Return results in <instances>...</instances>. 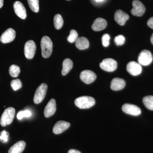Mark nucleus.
Returning a JSON list of instances; mask_svg holds the SVG:
<instances>
[{
  "instance_id": "1",
  "label": "nucleus",
  "mask_w": 153,
  "mask_h": 153,
  "mask_svg": "<svg viewBox=\"0 0 153 153\" xmlns=\"http://www.w3.org/2000/svg\"><path fill=\"white\" fill-rule=\"evenodd\" d=\"M41 47L43 57L47 58L50 57L52 53L53 44L51 39L48 36H44L42 38Z\"/></svg>"
},
{
  "instance_id": "2",
  "label": "nucleus",
  "mask_w": 153,
  "mask_h": 153,
  "mask_svg": "<svg viewBox=\"0 0 153 153\" xmlns=\"http://www.w3.org/2000/svg\"><path fill=\"white\" fill-rule=\"evenodd\" d=\"M74 103L80 109H87L93 106L95 104V101L94 98L91 97L84 96L76 98Z\"/></svg>"
},
{
  "instance_id": "3",
  "label": "nucleus",
  "mask_w": 153,
  "mask_h": 153,
  "mask_svg": "<svg viewBox=\"0 0 153 153\" xmlns=\"http://www.w3.org/2000/svg\"><path fill=\"white\" fill-rule=\"evenodd\" d=\"M15 109L13 107H9L5 110L0 120V123L2 126H5L12 123L15 115Z\"/></svg>"
},
{
  "instance_id": "4",
  "label": "nucleus",
  "mask_w": 153,
  "mask_h": 153,
  "mask_svg": "<svg viewBox=\"0 0 153 153\" xmlns=\"http://www.w3.org/2000/svg\"><path fill=\"white\" fill-rule=\"evenodd\" d=\"M47 88V84L43 83L37 88L33 99V101L36 104H39L43 101L46 96Z\"/></svg>"
},
{
  "instance_id": "5",
  "label": "nucleus",
  "mask_w": 153,
  "mask_h": 153,
  "mask_svg": "<svg viewBox=\"0 0 153 153\" xmlns=\"http://www.w3.org/2000/svg\"><path fill=\"white\" fill-rule=\"evenodd\" d=\"M153 61V56L151 52L148 50H143L140 53L138 58V62L140 65L148 66Z\"/></svg>"
},
{
  "instance_id": "6",
  "label": "nucleus",
  "mask_w": 153,
  "mask_h": 153,
  "mask_svg": "<svg viewBox=\"0 0 153 153\" xmlns=\"http://www.w3.org/2000/svg\"><path fill=\"white\" fill-rule=\"evenodd\" d=\"M100 66L104 71L112 72L117 69V63L114 59L112 58H106L100 63Z\"/></svg>"
},
{
  "instance_id": "7",
  "label": "nucleus",
  "mask_w": 153,
  "mask_h": 153,
  "mask_svg": "<svg viewBox=\"0 0 153 153\" xmlns=\"http://www.w3.org/2000/svg\"><path fill=\"white\" fill-rule=\"evenodd\" d=\"M133 8L131 12L132 15L136 16L141 17L143 15L146 11V8L140 1L134 0L132 1Z\"/></svg>"
},
{
  "instance_id": "8",
  "label": "nucleus",
  "mask_w": 153,
  "mask_h": 153,
  "mask_svg": "<svg viewBox=\"0 0 153 153\" xmlns=\"http://www.w3.org/2000/svg\"><path fill=\"white\" fill-rule=\"evenodd\" d=\"M36 50V44L34 41L30 40L27 41L24 48L25 57L27 59H32L35 55Z\"/></svg>"
},
{
  "instance_id": "9",
  "label": "nucleus",
  "mask_w": 153,
  "mask_h": 153,
  "mask_svg": "<svg viewBox=\"0 0 153 153\" xmlns=\"http://www.w3.org/2000/svg\"><path fill=\"white\" fill-rule=\"evenodd\" d=\"M80 79L84 83L89 84L93 82L97 78L96 74L93 71L86 70L80 73Z\"/></svg>"
},
{
  "instance_id": "10",
  "label": "nucleus",
  "mask_w": 153,
  "mask_h": 153,
  "mask_svg": "<svg viewBox=\"0 0 153 153\" xmlns=\"http://www.w3.org/2000/svg\"><path fill=\"white\" fill-rule=\"evenodd\" d=\"M126 69L129 74L133 76L139 75L142 71L141 65L134 61H131L128 63Z\"/></svg>"
},
{
  "instance_id": "11",
  "label": "nucleus",
  "mask_w": 153,
  "mask_h": 153,
  "mask_svg": "<svg viewBox=\"0 0 153 153\" xmlns=\"http://www.w3.org/2000/svg\"><path fill=\"white\" fill-rule=\"evenodd\" d=\"M16 36L15 30L12 28H9L3 33L0 38L2 43L7 44L13 41Z\"/></svg>"
},
{
  "instance_id": "12",
  "label": "nucleus",
  "mask_w": 153,
  "mask_h": 153,
  "mask_svg": "<svg viewBox=\"0 0 153 153\" xmlns=\"http://www.w3.org/2000/svg\"><path fill=\"white\" fill-rule=\"evenodd\" d=\"M122 110L127 114L133 116H138L141 114L140 108L137 105L128 103L124 104L122 106Z\"/></svg>"
},
{
  "instance_id": "13",
  "label": "nucleus",
  "mask_w": 153,
  "mask_h": 153,
  "mask_svg": "<svg viewBox=\"0 0 153 153\" xmlns=\"http://www.w3.org/2000/svg\"><path fill=\"white\" fill-rule=\"evenodd\" d=\"M14 11L16 15L22 19H26L27 18V11L25 6L21 2L17 1L15 2L13 5Z\"/></svg>"
},
{
  "instance_id": "14",
  "label": "nucleus",
  "mask_w": 153,
  "mask_h": 153,
  "mask_svg": "<svg viewBox=\"0 0 153 153\" xmlns=\"http://www.w3.org/2000/svg\"><path fill=\"white\" fill-rule=\"evenodd\" d=\"M129 18V16L128 15L122 10H117L115 13V21L120 26L124 25Z\"/></svg>"
},
{
  "instance_id": "15",
  "label": "nucleus",
  "mask_w": 153,
  "mask_h": 153,
  "mask_svg": "<svg viewBox=\"0 0 153 153\" xmlns=\"http://www.w3.org/2000/svg\"><path fill=\"white\" fill-rule=\"evenodd\" d=\"M56 110V101L54 99H52L45 107L44 111V116L46 117H50L55 113Z\"/></svg>"
},
{
  "instance_id": "16",
  "label": "nucleus",
  "mask_w": 153,
  "mask_h": 153,
  "mask_svg": "<svg viewBox=\"0 0 153 153\" xmlns=\"http://www.w3.org/2000/svg\"><path fill=\"white\" fill-rule=\"evenodd\" d=\"M70 124L64 121H59L57 122L54 126L53 128V132L56 134L62 133L66 131L70 126Z\"/></svg>"
},
{
  "instance_id": "17",
  "label": "nucleus",
  "mask_w": 153,
  "mask_h": 153,
  "mask_svg": "<svg viewBox=\"0 0 153 153\" xmlns=\"http://www.w3.org/2000/svg\"><path fill=\"white\" fill-rule=\"evenodd\" d=\"M107 23L106 20L101 18H97L94 20L91 28L94 31H100L106 27Z\"/></svg>"
},
{
  "instance_id": "18",
  "label": "nucleus",
  "mask_w": 153,
  "mask_h": 153,
  "mask_svg": "<svg viewBox=\"0 0 153 153\" xmlns=\"http://www.w3.org/2000/svg\"><path fill=\"white\" fill-rule=\"evenodd\" d=\"M126 85V82L120 78H114L111 83V88L114 91H119L123 89Z\"/></svg>"
},
{
  "instance_id": "19",
  "label": "nucleus",
  "mask_w": 153,
  "mask_h": 153,
  "mask_svg": "<svg viewBox=\"0 0 153 153\" xmlns=\"http://www.w3.org/2000/svg\"><path fill=\"white\" fill-rule=\"evenodd\" d=\"M26 143L24 141H20L12 146L8 151V153H22L25 149Z\"/></svg>"
},
{
  "instance_id": "20",
  "label": "nucleus",
  "mask_w": 153,
  "mask_h": 153,
  "mask_svg": "<svg viewBox=\"0 0 153 153\" xmlns=\"http://www.w3.org/2000/svg\"><path fill=\"white\" fill-rule=\"evenodd\" d=\"M75 46L80 50L87 49L89 46V41L85 37H79L75 42Z\"/></svg>"
},
{
  "instance_id": "21",
  "label": "nucleus",
  "mask_w": 153,
  "mask_h": 153,
  "mask_svg": "<svg viewBox=\"0 0 153 153\" xmlns=\"http://www.w3.org/2000/svg\"><path fill=\"white\" fill-rule=\"evenodd\" d=\"M73 62L71 59L66 58L63 60V68L62 70V75L64 76L68 74L73 67Z\"/></svg>"
},
{
  "instance_id": "22",
  "label": "nucleus",
  "mask_w": 153,
  "mask_h": 153,
  "mask_svg": "<svg viewBox=\"0 0 153 153\" xmlns=\"http://www.w3.org/2000/svg\"><path fill=\"white\" fill-rule=\"evenodd\" d=\"M54 24L55 29L57 30H60L63 27V18L60 14H57L54 17Z\"/></svg>"
},
{
  "instance_id": "23",
  "label": "nucleus",
  "mask_w": 153,
  "mask_h": 153,
  "mask_svg": "<svg viewBox=\"0 0 153 153\" xmlns=\"http://www.w3.org/2000/svg\"><path fill=\"white\" fill-rule=\"evenodd\" d=\"M143 103L145 106L150 110L153 111V96H147L143 99Z\"/></svg>"
},
{
  "instance_id": "24",
  "label": "nucleus",
  "mask_w": 153,
  "mask_h": 153,
  "mask_svg": "<svg viewBox=\"0 0 153 153\" xmlns=\"http://www.w3.org/2000/svg\"><path fill=\"white\" fill-rule=\"evenodd\" d=\"M21 72L20 67L16 65H12L9 68V73L12 77H17Z\"/></svg>"
},
{
  "instance_id": "25",
  "label": "nucleus",
  "mask_w": 153,
  "mask_h": 153,
  "mask_svg": "<svg viewBox=\"0 0 153 153\" xmlns=\"http://www.w3.org/2000/svg\"><path fill=\"white\" fill-rule=\"evenodd\" d=\"M30 9L35 13H38L39 10V0H27Z\"/></svg>"
},
{
  "instance_id": "26",
  "label": "nucleus",
  "mask_w": 153,
  "mask_h": 153,
  "mask_svg": "<svg viewBox=\"0 0 153 153\" xmlns=\"http://www.w3.org/2000/svg\"><path fill=\"white\" fill-rule=\"evenodd\" d=\"M78 34L76 30H72L70 31V34L67 38V40L69 43H73L76 42L78 39Z\"/></svg>"
},
{
  "instance_id": "27",
  "label": "nucleus",
  "mask_w": 153,
  "mask_h": 153,
  "mask_svg": "<svg viewBox=\"0 0 153 153\" xmlns=\"http://www.w3.org/2000/svg\"><path fill=\"white\" fill-rule=\"evenodd\" d=\"M11 86L13 90L17 91L22 87V84L20 79H15L11 81Z\"/></svg>"
},
{
  "instance_id": "28",
  "label": "nucleus",
  "mask_w": 153,
  "mask_h": 153,
  "mask_svg": "<svg viewBox=\"0 0 153 153\" xmlns=\"http://www.w3.org/2000/svg\"><path fill=\"white\" fill-rule=\"evenodd\" d=\"M32 115V113L29 110L21 111L18 113L17 117L18 120H22L24 117H30Z\"/></svg>"
},
{
  "instance_id": "29",
  "label": "nucleus",
  "mask_w": 153,
  "mask_h": 153,
  "mask_svg": "<svg viewBox=\"0 0 153 153\" xmlns=\"http://www.w3.org/2000/svg\"><path fill=\"white\" fill-rule=\"evenodd\" d=\"M9 133L5 130L0 132V141L4 143H6L8 141Z\"/></svg>"
},
{
  "instance_id": "30",
  "label": "nucleus",
  "mask_w": 153,
  "mask_h": 153,
  "mask_svg": "<svg viewBox=\"0 0 153 153\" xmlns=\"http://www.w3.org/2000/svg\"><path fill=\"white\" fill-rule=\"evenodd\" d=\"M125 38L123 35H119L115 38L114 41L117 46L123 45L125 42Z\"/></svg>"
},
{
  "instance_id": "31",
  "label": "nucleus",
  "mask_w": 153,
  "mask_h": 153,
  "mask_svg": "<svg viewBox=\"0 0 153 153\" xmlns=\"http://www.w3.org/2000/svg\"><path fill=\"white\" fill-rule=\"evenodd\" d=\"M110 37L108 34H105L102 38V42L104 47H108L109 46V40Z\"/></svg>"
},
{
  "instance_id": "32",
  "label": "nucleus",
  "mask_w": 153,
  "mask_h": 153,
  "mask_svg": "<svg viewBox=\"0 0 153 153\" xmlns=\"http://www.w3.org/2000/svg\"><path fill=\"white\" fill-rule=\"evenodd\" d=\"M147 25L149 27L153 29V17L149 19L147 22Z\"/></svg>"
},
{
  "instance_id": "33",
  "label": "nucleus",
  "mask_w": 153,
  "mask_h": 153,
  "mask_svg": "<svg viewBox=\"0 0 153 153\" xmlns=\"http://www.w3.org/2000/svg\"><path fill=\"white\" fill-rule=\"evenodd\" d=\"M68 153H81L79 151L75 149H71L68 151Z\"/></svg>"
},
{
  "instance_id": "34",
  "label": "nucleus",
  "mask_w": 153,
  "mask_h": 153,
  "mask_svg": "<svg viewBox=\"0 0 153 153\" xmlns=\"http://www.w3.org/2000/svg\"><path fill=\"white\" fill-rule=\"evenodd\" d=\"M4 4V0H0V8L3 7Z\"/></svg>"
},
{
  "instance_id": "35",
  "label": "nucleus",
  "mask_w": 153,
  "mask_h": 153,
  "mask_svg": "<svg viewBox=\"0 0 153 153\" xmlns=\"http://www.w3.org/2000/svg\"><path fill=\"white\" fill-rule=\"evenodd\" d=\"M150 40L151 43H152V44L153 45V34L152 35V36H151Z\"/></svg>"
},
{
  "instance_id": "36",
  "label": "nucleus",
  "mask_w": 153,
  "mask_h": 153,
  "mask_svg": "<svg viewBox=\"0 0 153 153\" xmlns=\"http://www.w3.org/2000/svg\"><path fill=\"white\" fill-rule=\"evenodd\" d=\"M97 2H101L102 1H104V0H95Z\"/></svg>"
},
{
  "instance_id": "37",
  "label": "nucleus",
  "mask_w": 153,
  "mask_h": 153,
  "mask_svg": "<svg viewBox=\"0 0 153 153\" xmlns=\"http://www.w3.org/2000/svg\"><path fill=\"white\" fill-rule=\"evenodd\" d=\"M67 1H69V0H67Z\"/></svg>"
}]
</instances>
